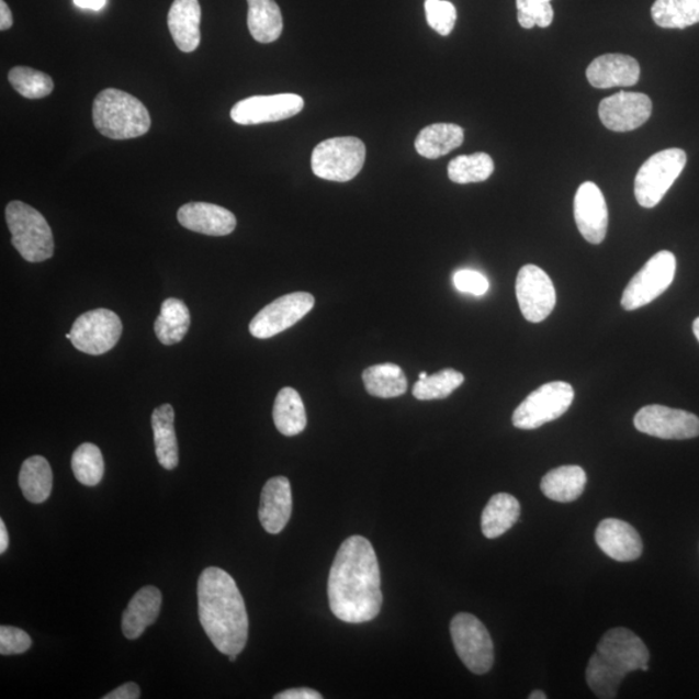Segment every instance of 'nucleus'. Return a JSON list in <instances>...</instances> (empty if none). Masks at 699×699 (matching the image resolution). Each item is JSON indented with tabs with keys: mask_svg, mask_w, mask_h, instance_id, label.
Returning <instances> with one entry per match:
<instances>
[{
	"mask_svg": "<svg viewBox=\"0 0 699 699\" xmlns=\"http://www.w3.org/2000/svg\"><path fill=\"white\" fill-rule=\"evenodd\" d=\"M635 428L644 435L661 439H691L699 437V417L687 410L659 405L641 408Z\"/></svg>",
	"mask_w": 699,
	"mask_h": 699,
	"instance_id": "4468645a",
	"label": "nucleus"
},
{
	"mask_svg": "<svg viewBox=\"0 0 699 699\" xmlns=\"http://www.w3.org/2000/svg\"><path fill=\"white\" fill-rule=\"evenodd\" d=\"M178 221L184 228L207 236L233 234L237 222L234 213L207 203L185 204L178 211Z\"/></svg>",
	"mask_w": 699,
	"mask_h": 699,
	"instance_id": "412c9836",
	"label": "nucleus"
},
{
	"mask_svg": "<svg viewBox=\"0 0 699 699\" xmlns=\"http://www.w3.org/2000/svg\"><path fill=\"white\" fill-rule=\"evenodd\" d=\"M293 509L290 480L273 477L264 485L258 516L263 529L270 534H279L291 520Z\"/></svg>",
	"mask_w": 699,
	"mask_h": 699,
	"instance_id": "aec40b11",
	"label": "nucleus"
},
{
	"mask_svg": "<svg viewBox=\"0 0 699 699\" xmlns=\"http://www.w3.org/2000/svg\"><path fill=\"white\" fill-rule=\"evenodd\" d=\"M19 485L26 500L45 503L52 495L54 485V474L48 461L43 456L25 460L19 474Z\"/></svg>",
	"mask_w": 699,
	"mask_h": 699,
	"instance_id": "c85d7f7f",
	"label": "nucleus"
},
{
	"mask_svg": "<svg viewBox=\"0 0 699 699\" xmlns=\"http://www.w3.org/2000/svg\"><path fill=\"white\" fill-rule=\"evenodd\" d=\"M10 539L9 532H7L4 521H0V553H4L9 548Z\"/></svg>",
	"mask_w": 699,
	"mask_h": 699,
	"instance_id": "de8ad7c7",
	"label": "nucleus"
},
{
	"mask_svg": "<svg viewBox=\"0 0 699 699\" xmlns=\"http://www.w3.org/2000/svg\"><path fill=\"white\" fill-rule=\"evenodd\" d=\"M162 605L161 590L148 586L134 595L122 615V632L128 640L139 639L144 631L153 625L160 616Z\"/></svg>",
	"mask_w": 699,
	"mask_h": 699,
	"instance_id": "4be33fe9",
	"label": "nucleus"
},
{
	"mask_svg": "<svg viewBox=\"0 0 699 699\" xmlns=\"http://www.w3.org/2000/svg\"><path fill=\"white\" fill-rule=\"evenodd\" d=\"M587 474L578 465H564L546 473L540 484L548 499L571 503L585 492Z\"/></svg>",
	"mask_w": 699,
	"mask_h": 699,
	"instance_id": "393cba45",
	"label": "nucleus"
},
{
	"mask_svg": "<svg viewBox=\"0 0 699 699\" xmlns=\"http://www.w3.org/2000/svg\"><path fill=\"white\" fill-rule=\"evenodd\" d=\"M200 623L222 654L239 655L247 646L249 619L233 576L219 567H207L199 579Z\"/></svg>",
	"mask_w": 699,
	"mask_h": 699,
	"instance_id": "f03ea898",
	"label": "nucleus"
},
{
	"mask_svg": "<svg viewBox=\"0 0 699 699\" xmlns=\"http://www.w3.org/2000/svg\"><path fill=\"white\" fill-rule=\"evenodd\" d=\"M140 698V688L138 684L126 683L124 686L110 691L103 699H138Z\"/></svg>",
	"mask_w": 699,
	"mask_h": 699,
	"instance_id": "37998d69",
	"label": "nucleus"
},
{
	"mask_svg": "<svg viewBox=\"0 0 699 699\" xmlns=\"http://www.w3.org/2000/svg\"><path fill=\"white\" fill-rule=\"evenodd\" d=\"M516 295L523 318L531 323L545 320L556 306V290L551 278L534 264H526L518 272Z\"/></svg>",
	"mask_w": 699,
	"mask_h": 699,
	"instance_id": "f8f14e48",
	"label": "nucleus"
},
{
	"mask_svg": "<svg viewBox=\"0 0 699 699\" xmlns=\"http://www.w3.org/2000/svg\"><path fill=\"white\" fill-rule=\"evenodd\" d=\"M464 374L455 370L439 371L427 379L419 380L414 386V396L419 401L446 399L464 384Z\"/></svg>",
	"mask_w": 699,
	"mask_h": 699,
	"instance_id": "e433bc0d",
	"label": "nucleus"
},
{
	"mask_svg": "<svg viewBox=\"0 0 699 699\" xmlns=\"http://www.w3.org/2000/svg\"><path fill=\"white\" fill-rule=\"evenodd\" d=\"M521 515L520 503L509 494H496L482 514V532L487 539H496L514 528Z\"/></svg>",
	"mask_w": 699,
	"mask_h": 699,
	"instance_id": "bb28decb",
	"label": "nucleus"
},
{
	"mask_svg": "<svg viewBox=\"0 0 699 699\" xmlns=\"http://www.w3.org/2000/svg\"><path fill=\"white\" fill-rule=\"evenodd\" d=\"M428 24L438 34L450 35L455 27L458 12L455 5L446 0H425Z\"/></svg>",
	"mask_w": 699,
	"mask_h": 699,
	"instance_id": "58836bf2",
	"label": "nucleus"
},
{
	"mask_svg": "<svg viewBox=\"0 0 699 699\" xmlns=\"http://www.w3.org/2000/svg\"><path fill=\"white\" fill-rule=\"evenodd\" d=\"M516 3L518 23L526 29L528 27V21L531 12L539 5L551 3V0H516Z\"/></svg>",
	"mask_w": 699,
	"mask_h": 699,
	"instance_id": "79ce46f5",
	"label": "nucleus"
},
{
	"mask_svg": "<svg viewBox=\"0 0 699 699\" xmlns=\"http://www.w3.org/2000/svg\"><path fill=\"white\" fill-rule=\"evenodd\" d=\"M331 612L346 623H365L382 607L380 566L372 544L363 537H350L338 550L328 579Z\"/></svg>",
	"mask_w": 699,
	"mask_h": 699,
	"instance_id": "f257e3e1",
	"label": "nucleus"
},
{
	"mask_svg": "<svg viewBox=\"0 0 699 699\" xmlns=\"http://www.w3.org/2000/svg\"><path fill=\"white\" fill-rule=\"evenodd\" d=\"M464 143V129L455 124H435L421 129L415 140L417 154L429 160L449 155Z\"/></svg>",
	"mask_w": 699,
	"mask_h": 699,
	"instance_id": "a878e982",
	"label": "nucleus"
},
{
	"mask_svg": "<svg viewBox=\"0 0 699 699\" xmlns=\"http://www.w3.org/2000/svg\"><path fill=\"white\" fill-rule=\"evenodd\" d=\"M304 99L295 93L251 97L234 105L230 110V119L244 126L261 125L294 117L304 110Z\"/></svg>",
	"mask_w": 699,
	"mask_h": 699,
	"instance_id": "2eb2a0df",
	"label": "nucleus"
},
{
	"mask_svg": "<svg viewBox=\"0 0 699 699\" xmlns=\"http://www.w3.org/2000/svg\"><path fill=\"white\" fill-rule=\"evenodd\" d=\"M654 23L665 29H686L699 23V0H655Z\"/></svg>",
	"mask_w": 699,
	"mask_h": 699,
	"instance_id": "473e14b6",
	"label": "nucleus"
},
{
	"mask_svg": "<svg viewBox=\"0 0 699 699\" xmlns=\"http://www.w3.org/2000/svg\"><path fill=\"white\" fill-rule=\"evenodd\" d=\"M365 155L364 143L358 138L327 139L315 147L312 169L316 177L330 182H349L363 169Z\"/></svg>",
	"mask_w": 699,
	"mask_h": 699,
	"instance_id": "39448f33",
	"label": "nucleus"
},
{
	"mask_svg": "<svg viewBox=\"0 0 699 699\" xmlns=\"http://www.w3.org/2000/svg\"><path fill=\"white\" fill-rule=\"evenodd\" d=\"M574 216L576 227L588 243L598 245L605 240L609 226L608 205L595 183H583L576 191Z\"/></svg>",
	"mask_w": 699,
	"mask_h": 699,
	"instance_id": "f3484780",
	"label": "nucleus"
},
{
	"mask_svg": "<svg viewBox=\"0 0 699 699\" xmlns=\"http://www.w3.org/2000/svg\"><path fill=\"white\" fill-rule=\"evenodd\" d=\"M597 653L617 672L627 675L633 672H647L649 654L644 641L631 630L612 629L605 633L597 644Z\"/></svg>",
	"mask_w": 699,
	"mask_h": 699,
	"instance_id": "ddd939ff",
	"label": "nucleus"
},
{
	"mask_svg": "<svg viewBox=\"0 0 699 699\" xmlns=\"http://www.w3.org/2000/svg\"><path fill=\"white\" fill-rule=\"evenodd\" d=\"M75 3L81 9H89L93 11L102 10L106 3V0H75Z\"/></svg>",
	"mask_w": 699,
	"mask_h": 699,
	"instance_id": "49530a36",
	"label": "nucleus"
},
{
	"mask_svg": "<svg viewBox=\"0 0 699 699\" xmlns=\"http://www.w3.org/2000/svg\"><path fill=\"white\" fill-rule=\"evenodd\" d=\"M191 326V314L183 301L168 298L161 306V314L155 322L158 340L164 345H176L183 340Z\"/></svg>",
	"mask_w": 699,
	"mask_h": 699,
	"instance_id": "7c9ffc66",
	"label": "nucleus"
},
{
	"mask_svg": "<svg viewBox=\"0 0 699 699\" xmlns=\"http://www.w3.org/2000/svg\"><path fill=\"white\" fill-rule=\"evenodd\" d=\"M596 543L612 560L630 562L643 554V542L639 532L617 518H607L596 530Z\"/></svg>",
	"mask_w": 699,
	"mask_h": 699,
	"instance_id": "a211bd4d",
	"label": "nucleus"
},
{
	"mask_svg": "<svg viewBox=\"0 0 699 699\" xmlns=\"http://www.w3.org/2000/svg\"><path fill=\"white\" fill-rule=\"evenodd\" d=\"M275 699H322L319 691L309 688H294L281 691Z\"/></svg>",
	"mask_w": 699,
	"mask_h": 699,
	"instance_id": "c03bdc74",
	"label": "nucleus"
},
{
	"mask_svg": "<svg viewBox=\"0 0 699 699\" xmlns=\"http://www.w3.org/2000/svg\"><path fill=\"white\" fill-rule=\"evenodd\" d=\"M121 335L120 316L111 309L97 308L79 316L67 338L84 354L102 356L117 345Z\"/></svg>",
	"mask_w": 699,
	"mask_h": 699,
	"instance_id": "9d476101",
	"label": "nucleus"
},
{
	"mask_svg": "<svg viewBox=\"0 0 699 699\" xmlns=\"http://www.w3.org/2000/svg\"><path fill=\"white\" fill-rule=\"evenodd\" d=\"M530 699H546L548 696L544 694L543 690H534L531 691V695L529 696Z\"/></svg>",
	"mask_w": 699,
	"mask_h": 699,
	"instance_id": "09e8293b",
	"label": "nucleus"
},
{
	"mask_svg": "<svg viewBox=\"0 0 699 699\" xmlns=\"http://www.w3.org/2000/svg\"><path fill=\"white\" fill-rule=\"evenodd\" d=\"M169 31L182 53L196 52L201 42L199 0H174L169 11Z\"/></svg>",
	"mask_w": 699,
	"mask_h": 699,
	"instance_id": "5701e85b",
	"label": "nucleus"
},
{
	"mask_svg": "<svg viewBox=\"0 0 699 699\" xmlns=\"http://www.w3.org/2000/svg\"><path fill=\"white\" fill-rule=\"evenodd\" d=\"M676 258L672 251L662 250L645 263L627 285L622 295V306L627 312L644 307L673 284Z\"/></svg>",
	"mask_w": 699,
	"mask_h": 699,
	"instance_id": "1a4fd4ad",
	"label": "nucleus"
},
{
	"mask_svg": "<svg viewBox=\"0 0 699 699\" xmlns=\"http://www.w3.org/2000/svg\"><path fill=\"white\" fill-rule=\"evenodd\" d=\"M625 675L617 672L597 652L588 662L586 679L588 687L601 699L617 698Z\"/></svg>",
	"mask_w": 699,
	"mask_h": 699,
	"instance_id": "c9c22d12",
	"label": "nucleus"
},
{
	"mask_svg": "<svg viewBox=\"0 0 699 699\" xmlns=\"http://www.w3.org/2000/svg\"><path fill=\"white\" fill-rule=\"evenodd\" d=\"M429 376V374L427 372H421L420 373V380L427 379Z\"/></svg>",
	"mask_w": 699,
	"mask_h": 699,
	"instance_id": "603ef678",
	"label": "nucleus"
},
{
	"mask_svg": "<svg viewBox=\"0 0 699 699\" xmlns=\"http://www.w3.org/2000/svg\"><path fill=\"white\" fill-rule=\"evenodd\" d=\"M574 388L564 381L548 382L532 392L515 410L511 421L518 429L534 430L560 419L573 405Z\"/></svg>",
	"mask_w": 699,
	"mask_h": 699,
	"instance_id": "0eeeda50",
	"label": "nucleus"
},
{
	"mask_svg": "<svg viewBox=\"0 0 699 699\" xmlns=\"http://www.w3.org/2000/svg\"><path fill=\"white\" fill-rule=\"evenodd\" d=\"M451 638L461 662L475 675H484L494 665L492 636L477 617L460 612L452 619Z\"/></svg>",
	"mask_w": 699,
	"mask_h": 699,
	"instance_id": "6e6552de",
	"label": "nucleus"
},
{
	"mask_svg": "<svg viewBox=\"0 0 699 699\" xmlns=\"http://www.w3.org/2000/svg\"><path fill=\"white\" fill-rule=\"evenodd\" d=\"M9 81L12 88L26 99L46 98L55 88L52 77L27 67L11 69Z\"/></svg>",
	"mask_w": 699,
	"mask_h": 699,
	"instance_id": "4c0bfd02",
	"label": "nucleus"
},
{
	"mask_svg": "<svg viewBox=\"0 0 699 699\" xmlns=\"http://www.w3.org/2000/svg\"><path fill=\"white\" fill-rule=\"evenodd\" d=\"M453 284L458 291L473 295H484L488 291V280L478 271L460 270L453 275Z\"/></svg>",
	"mask_w": 699,
	"mask_h": 699,
	"instance_id": "a19ab883",
	"label": "nucleus"
},
{
	"mask_svg": "<svg viewBox=\"0 0 699 699\" xmlns=\"http://www.w3.org/2000/svg\"><path fill=\"white\" fill-rule=\"evenodd\" d=\"M314 305V295L306 292L283 295L255 316L250 322V334L259 340H268L304 319Z\"/></svg>",
	"mask_w": 699,
	"mask_h": 699,
	"instance_id": "9b49d317",
	"label": "nucleus"
},
{
	"mask_svg": "<svg viewBox=\"0 0 699 699\" xmlns=\"http://www.w3.org/2000/svg\"><path fill=\"white\" fill-rule=\"evenodd\" d=\"M92 120L100 134L114 140L139 138L153 124L139 99L115 89L99 93L92 105Z\"/></svg>",
	"mask_w": 699,
	"mask_h": 699,
	"instance_id": "7ed1b4c3",
	"label": "nucleus"
},
{
	"mask_svg": "<svg viewBox=\"0 0 699 699\" xmlns=\"http://www.w3.org/2000/svg\"><path fill=\"white\" fill-rule=\"evenodd\" d=\"M273 422L285 437L301 435L306 429L307 416L304 402L292 387L281 388L273 405Z\"/></svg>",
	"mask_w": 699,
	"mask_h": 699,
	"instance_id": "c756f323",
	"label": "nucleus"
},
{
	"mask_svg": "<svg viewBox=\"0 0 699 699\" xmlns=\"http://www.w3.org/2000/svg\"><path fill=\"white\" fill-rule=\"evenodd\" d=\"M12 245L27 262L40 263L54 256L53 229L45 216L31 205L12 201L5 207Z\"/></svg>",
	"mask_w": 699,
	"mask_h": 699,
	"instance_id": "20e7f679",
	"label": "nucleus"
},
{
	"mask_svg": "<svg viewBox=\"0 0 699 699\" xmlns=\"http://www.w3.org/2000/svg\"><path fill=\"white\" fill-rule=\"evenodd\" d=\"M32 644L31 636L18 627H0V654H23L31 649Z\"/></svg>",
	"mask_w": 699,
	"mask_h": 699,
	"instance_id": "ea45409f",
	"label": "nucleus"
},
{
	"mask_svg": "<svg viewBox=\"0 0 699 699\" xmlns=\"http://www.w3.org/2000/svg\"><path fill=\"white\" fill-rule=\"evenodd\" d=\"M104 470L103 453L95 444L83 443L71 456V471L79 484L89 487L99 485L103 480Z\"/></svg>",
	"mask_w": 699,
	"mask_h": 699,
	"instance_id": "f704fd0d",
	"label": "nucleus"
},
{
	"mask_svg": "<svg viewBox=\"0 0 699 699\" xmlns=\"http://www.w3.org/2000/svg\"><path fill=\"white\" fill-rule=\"evenodd\" d=\"M236 658H237V655H236V654H230V655H228V659H229V662H235V661H236Z\"/></svg>",
	"mask_w": 699,
	"mask_h": 699,
	"instance_id": "3c124183",
	"label": "nucleus"
},
{
	"mask_svg": "<svg viewBox=\"0 0 699 699\" xmlns=\"http://www.w3.org/2000/svg\"><path fill=\"white\" fill-rule=\"evenodd\" d=\"M176 413L171 405L157 407L153 414L155 449L158 463L172 471L179 464L178 439L174 428Z\"/></svg>",
	"mask_w": 699,
	"mask_h": 699,
	"instance_id": "b1692460",
	"label": "nucleus"
},
{
	"mask_svg": "<svg viewBox=\"0 0 699 699\" xmlns=\"http://www.w3.org/2000/svg\"><path fill=\"white\" fill-rule=\"evenodd\" d=\"M248 27L259 43H272L283 33V14L275 0H248Z\"/></svg>",
	"mask_w": 699,
	"mask_h": 699,
	"instance_id": "cd10ccee",
	"label": "nucleus"
},
{
	"mask_svg": "<svg viewBox=\"0 0 699 699\" xmlns=\"http://www.w3.org/2000/svg\"><path fill=\"white\" fill-rule=\"evenodd\" d=\"M653 103L645 93L621 91L604 99L598 115L605 127L616 133H627L643 126L651 119Z\"/></svg>",
	"mask_w": 699,
	"mask_h": 699,
	"instance_id": "dca6fc26",
	"label": "nucleus"
},
{
	"mask_svg": "<svg viewBox=\"0 0 699 699\" xmlns=\"http://www.w3.org/2000/svg\"><path fill=\"white\" fill-rule=\"evenodd\" d=\"M587 79L596 89L630 88L639 82L640 65L627 55L598 56L587 68Z\"/></svg>",
	"mask_w": 699,
	"mask_h": 699,
	"instance_id": "6ab92c4d",
	"label": "nucleus"
},
{
	"mask_svg": "<svg viewBox=\"0 0 699 699\" xmlns=\"http://www.w3.org/2000/svg\"><path fill=\"white\" fill-rule=\"evenodd\" d=\"M687 165V154L679 148H669L655 154L641 166L635 179V196L639 205L657 206L680 177Z\"/></svg>",
	"mask_w": 699,
	"mask_h": 699,
	"instance_id": "423d86ee",
	"label": "nucleus"
},
{
	"mask_svg": "<svg viewBox=\"0 0 699 699\" xmlns=\"http://www.w3.org/2000/svg\"><path fill=\"white\" fill-rule=\"evenodd\" d=\"M494 170L493 158L487 154L459 156L449 165V178L458 184L481 183L492 177Z\"/></svg>",
	"mask_w": 699,
	"mask_h": 699,
	"instance_id": "72a5a7b5",
	"label": "nucleus"
},
{
	"mask_svg": "<svg viewBox=\"0 0 699 699\" xmlns=\"http://www.w3.org/2000/svg\"><path fill=\"white\" fill-rule=\"evenodd\" d=\"M13 25V16L10 7L4 0H0V31H9Z\"/></svg>",
	"mask_w": 699,
	"mask_h": 699,
	"instance_id": "a18cd8bd",
	"label": "nucleus"
},
{
	"mask_svg": "<svg viewBox=\"0 0 699 699\" xmlns=\"http://www.w3.org/2000/svg\"><path fill=\"white\" fill-rule=\"evenodd\" d=\"M694 331H695V336L697 337V340L699 342V318H697L694 323Z\"/></svg>",
	"mask_w": 699,
	"mask_h": 699,
	"instance_id": "8fccbe9b",
	"label": "nucleus"
},
{
	"mask_svg": "<svg viewBox=\"0 0 699 699\" xmlns=\"http://www.w3.org/2000/svg\"><path fill=\"white\" fill-rule=\"evenodd\" d=\"M363 382L367 393L377 398H396L408 387L405 372L393 363L370 367L363 372Z\"/></svg>",
	"mask_w": 699,
	"mask_h": 699,
	"instance_id": "2f4dec72",
	"label": "nucleus"
}]
</instances>
